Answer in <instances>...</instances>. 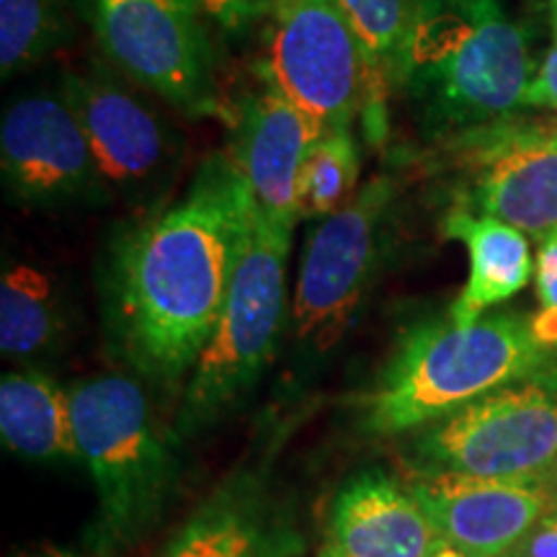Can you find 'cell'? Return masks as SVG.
<instances>
[{"label":"cell","mask_w":557,"mask_h":557,"mask_svg":"<svg viewBox=\"0 0 557 557\" xmlns=\"http://www.w3.org/2000/svg\"><path fill=\"white\" fill-rule=\"evenodd\" d=\"M253 197L227 152L209 156L189 194L124 233L107 267L116 346L137 372L173 385L212 338L238 267Z\"/></svg>","instance_id":"1"},{"label":"cell","mask_w":557,"mask_h":557,"mask_svg":"<svg viewBox=\"0 0 557 557\" xmlns=\"http://www.w3.org/2000/svg\"><path fill=\"white\" fill-rule=\"evenodd\" d=\"M532 81L529 32L500 0H429L398 88L423 135L459 143L517 120Z\"/></svg>","instance_id":"2"},{"label":"cell","mask_w":557,"mask_h":557,"mask_svg":"<svg viewBox=\"0 0 557 557\" xmlns=\"http://www.w3.org/2000/svg\"><path fill=\"white\" fill-rule=\"evenodd\" d=\"M547 346L532 318L498 312L475 323L426 320L403 333L377 382L359 398L361 429L410 434L493 389L545 372Z\"/></svg>","instance_id":"3"},{"label":"cell","mask_w":557,"mask_h":557,"mask_svg":"<svg viewBox=\"0 0 557 557\" xmlns=\"http://www.w3.org/2000/svg\"><path fill=\"white\" fill-rule=\"evenodd\" d=\"M289 243L292 230L271 225L253 201L218 329L191 369L181 410L186 429L205 426L235 406L274 357L287 310Z\"/></svg>","instance_id":"4"},{"label":"cell","mask_w":557,"mask_h":557,"mask_svg":"<svg viewBox=\"0 0 557 557\" xmlns=\"http://www.w3.org/2000/svg\"><path fill=\"white\" fill-rule=\"evenodd\" d=\"M83 462L99 487L101 537L109 547L137 540L158 521L176 478L165 438L135 380L109 374L73 387Z\"/></svg>","instance_id":"5"},{"label":"cell","mask_w":557,"mask_h":557,"mask_svg":"<svg viewBox=\"0 0 557 557\" xmlns=\"http://www.w3.org/2000/svg\"><path fill=\"white\" fill-rule=\"evenodd\" d=\"M259 73L325 129L385 120L389 88L338 0H274Z\"/></svg>","instance_id":"6"},{"label":"cell","mask_w":557,"mask_h":557,"mask_svg":"<svg viewBox=\"0 0 557 557\" xmlns=\"http://www.w3.org/2000/svg\"><path fill=\"white\" fill-rule=\"evenodd\" d=\"M413 459L418 470L549 485L557 470V380L534 374L418 429Z\"/></svg>","instance_id":"7"},{"label":"cell","mask_w":557,"mask_h":557,"mask_svg":"<svg viewBox=\"0 0 557 557\" xmlns=\"http://www.w3.org/2000/svg\"><path fill=\"white\" fill-rule=\"evenodd\" d=\"M107 60L181 114H220L218 60L197 0H81Z\"/></svg>","instance_id":"8"},{"label":"cell","mask_w":557,"mask_h":557,"mask_svg":"<svg viewBox=\"0 0 557 557\" xmlns=\"http://www.w3.org/2000/svg\"><path fill=\"white\" fill-rule=\"evenodd\" d=\"M393 207L395 181L374 176L310 230L292 302V331L302 351L323 357L346 336L380 271Z\"/></svg>","instance_id":"9"},{"label":"cell","mask_w":557,"mask_h":557,"mask_svg":"<svg viewBox=\"0 0 557 557\" xmlns=\"http://www.w3.org/2000/svg\"><path fill=\"white\" fill-rule=\"evenodd\" d=\"M60 94L78 116L103 184L111 189H150L181 163L176 132L109 70H70Z\"/></svg>","instance_id":"10"},{"label":"cell","mask_w":557,"mask_h":557,"mask_svg":"<svg viewBox=\"0 0 557 557\" xmlns=\"http://www.w3.org/2000/svg\"><path fill=\"white\" fill-rule=\"evenodd\" d=\"M462 143L470 171L465 207L534 240L557 233V129L508 122Z\"/></svg>","instance_id":"11"},{"label":"cell","mask_w":557,"mask_h":557,"mask_svg":"<svg viewBox=\"0 0 557 557\" xmlns=\"http://www.w3.org/2000/svg\"><path fill=\"white\" fill-rule=\"evenodd\" d=\"M0 169L13 197L54 205L107 189L78 116L62 94L21 96L0 122Z\"/></svg>","instance_id":"12"},{"label":"cell","mask_w":557,"mask_h":557,"mask_svg":"<svg viewBox=\"0 0 557 557\" xmlns=\"http://www.w3.org/2000/svg\"><path fill=\"white\" fill-rule=\"evenodd\" d=\"M408 485L438 537L470 557H506L557 498L547 483L438 470H416Z\"/></svg>","instance_id":"13"},{"label":"cell","mask_w":557,"mask_h":557,"mask_svg":"<svg viewBox=\"0 0 557 557\" xmlns=\"http://www.w3.org/2000/svg\"><path fill=\"white\" fill-rule=\"evenodd\" d=\"M323 135V122L267 81L240 101L227 158L271 225L295 230L299 173Z\"/></svg>","instance_id":"14"},{"label":"cell","mask_w":557,"mask_h":557,"mask_svg":"<svg viewBox=\"0 0 557 557\" xmlns=\"http://www.w3.org/2000/svg\"><path fill=\"white\" fill-rule=\"evenodd\" d=\"M438 540L410 485L361 472L333 500L325 545L344 557H426Z\"/></svg>","instance_id":"15"},{"label":"cell","mask_w":557,"mask_h":557,"mask_svg":"<svg viewBox=\"0 0 557 557\" xmlns=\"http://www.w3.org/2000/svg\"><path fill=\"white\" fill-rule=\"evenodd\" d=\"M305 542L295 521L259 480H233L178 532L163 557H297Z\"/></svg>","instance_id":"16"},{"label":"cell","mask_w":557,"mask_h":557,"mask_svg":"<svg viewBox=\"0 0 557 557\" xmlns=\"http://www.w3.org/2000/svg\"><path fill=\"white\" fill-rule=\"evenodd\" d=\"M444 235L462 240L470 253L468 287L449 310L455 323H475L485 310L519 295L532 278L534 263L527 235L506 222L459 207L444 220Z\"/></svg>","instance_id":"17"},{"label":"cell","mask_w":557,"mask_h":557,"mask_svg":"<svg viewBox=\"0 0 557 557\" xmlns=\"http://www.w3.org/2000/svg\"><path fill=\"white\" fill-rule=\"evenodd\" d=\"M0 436L21 457L83 462L73 393L37 372L5 374L0 382Z\"/></svg>","instance_id":"18"},{"label":"cell","mask_w":557,"mask_h":557,"mask_svg":"<svg viewBox=\"0 0 557 557\" xmlns=\"http://www.w3.org/2000/svg\"><path fill=\"white\" fill-rule=\"evenodd\" d=\"M62 331L58 289L50 274L32 263H13L0 278V351L34 357Z\"/></svg>","instance_id":"19"},{"label":"cell","mask_w":557,"mask_h":557,"mask_svg":"<svg viewBox=\"0 0 557 557\" xmlns=\"http://www.w3.org/2000/svg\"><path fill=\"white\" fill-rule=\"evenodd\" d=\"M359 145L351 127L325 129L299 173L297 218L320 222L338 212L359 191Z\"/></svg>","instance_id":"20"},{"label":"cell","mask_w":557,"mask_h":557,"mask_svg":"<svg viewBox=\"0 0 557 557\" xmlns=\"http://www.w3.org/2000/svg\"><path fill=\"white\" fill-rule=\"evenodd\" d=\"M67 41L70 21L62 0H0V70L5 81Z\"/></svg>","instance_id":"21"},{"label":"cell","mask_w":557,"mask_h":557,"mask_svg":"<svg viewBox=\"0 0 557 557\" xmlns=\"http://www.w3.org/2000/svg\"><path fill=\"white\" fill-rule=\"evenodd\" d=\"M387 88H398L410 39L429 0H338Z\"/></svg>","instance_id":"22"},{"label":"cell","mask_w":557,"mask_h":557,"mask_svg":"<svg viewBox=\"0 0 557 557\" xmlns=\"http://www.w3.org/2000/svg\"><path fill=\"white\" fill-rule=\"evenodd\" d=\"M205 18L225 34H243L259 18H269L274 0H197Z\"/></svg>","instance_id":"23"},{"label":"cell","mask_w":557,"mask_h":557,"mask_svg":"<svg viewBox=\"0 0 557 557\" xmlns=\"http://www.w3.org/2000/svg\"><path fill=\"white\" fill-rule=\"evenodd\" d=\"M555 26V39L545 54V62L534 73V81L529 83L527 90V107H545L557 111V24Z\"/></svg>","instance_id":"24"},{"label":"cell","mask_w":557,"mask_h":557,"mask_svg":"<svg viewBox=\"0 0 557 557\" xmlns=\"http://www.w3.org/2000/svg\"><path fill=\"white\" fill-rule=\"evenodd\" d=\"M506 557H557V511H549Z\"/></svg>","instance_id":"25"},{"label":"cell","mask_w":557,"mask_h":557,"mask_svg":"<svg viewBox=\"0 0 557 557\" xmlns=\"http://www.w3.org/2000/svg\"><path fill=\"white\" fill-rule=\"evenodd\" d=\"M537 297L545 310H557V233L540 243L537 253Z\"/></svg>","instance_id":"26"},{"label":"cell","mask_w":557,"mask_h":557,"mask_svg":"<svg viewBox=\"0 0 557 557\" xmlns=\"http://www.w3.org/2000/svg\"><path fill=\"white\" fill-rule=\"evenodd\" d=\"M532 333L542 346H557V310L542 308L537 315L532 318Z\"/></svg>","instance_id":"27"},{"label":"cell","mask_w":557,"mask_h":557,"mask_svg":"<svg viewBox=\"0 0 557 557\" xmlns=\"http://www.w3.org/2000/svg\"><path fill=\"white\" fill-rule=\"evenodd\" d=\"M426 557H470V555L462 553V549H457L455 545H449L447 540H438Z\"/></svg>","instance_id":"28"},{"label":"cell","mask_w":557,"mask_h":557,"mask_svg":"<svg viewBox=\"0 0 557 557\" xmlns=\"http://www.w3.org/2000/svg\"><path fill=\"white\" fill-rule=\"evenodd\" d=\"M24 557H75V555L62 553V549H54V547H45V549H37V553H29Z\"/></svg>","instance_id":"29"},{"label":"cell","mask_w":557,"mask_h":557,"mask_svg":"<svg viewBox=\"0 0 557 557\" xmlns=\"http://www.w3.org/2000/svg\"><path fill=\"white\" fill-rule=\"evenodd\" d=\"M318 557H344V555H341L338 549H333L331 545H325V547L318 553Z\"/></svg>","instance_id":"30"},{"label":"cell","mask_w":557,"mask_h":557,"mask_svg":"<svg viewBox=\"0 0 557 557\" xmlns=\"http://www.w3.org/2000/svg\"><path fill=\"white\" fill-rule=\"evenodd\" d=\"M553 24H557V0H553Z\"/></svg>","instance_id":"31"},{"label":"cell","mask_w":557,"mask_h":557,"mask_svg":"<svg viewBox=\"0 0 557 557\" xmlns=\"http://www.w3.org/2000/svg\"><path fill=\"white\" fill-rule=\"evenodd\" d=\"M549 485H553V491L557 493V470H555V475H553V480H549Z\"/></svg>","instance_id":"32"}]
</instances>
